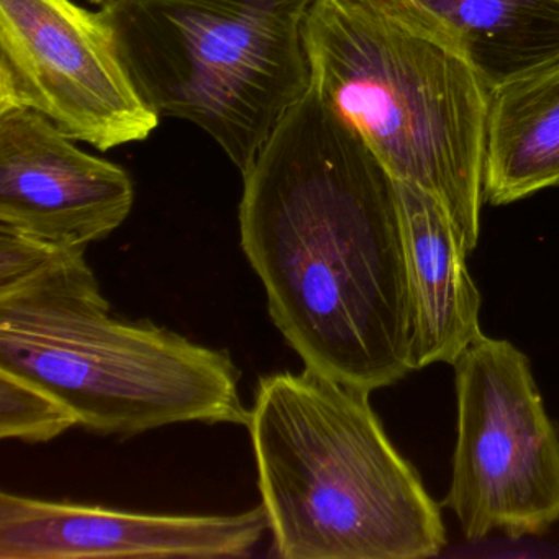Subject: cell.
Instances as JSON below:
<instances>
[{"mask_svg": "<svg viewBox=\"0 0 559 559\" xmlns=\"http://www.w3.org/2000/svg\"><path fill=\"white\" fill-rule=\"evenodd\" d=\"M241 176V250L306 369L368 392L414 371L394 179L313 84Z\"/></svg>", "mask_w": 559, "mask_h": 559, "instance_id": "obj_1", "label": "cell"}, {"mask_svg": "<svg viewBox=\"0 0 559 559\" xmlns=\"http://www.w3.org/2000/svg\"><path fill=\"white\" fill-rule=\"evenodd\" d=\"M369 394L310 369L258 381L247 427L281 558L424 559L447 546L440 507Z\"/></svg>", "mask_w": 559, "mask_h": 559, "instance_id": "obj_2", "label": "cell"}, {"mask_svg": "<svg viewBox=\"0 0 559 559\" xmlns=\"http://www.w3.org/2000/svg\"><path fill=\"white\" fill-rule=\"evenodd\" d=\"M86 248L0 290V368L50 391L81 427L130 438L168 425H248L227 352L110 316Z\"/></svg>", "mask_w": 559, "mask_h": 559, "instance_id": "obj_3", "label": "cell"}, {"mask_svg": "<svg viewBox=\"0 0 559 559\" xmlns=\"http://www.w3.org/2000/svg\"><path fill=\"white\" fill-rule=\"evenodd\" d=\"M312 84L392 179L433 194L467 253L480 234L493 91L450 48L369 0H313Z\"/></svg>", "mask_w": 559, "mask_h": 559, "instance_id": "obj_4", "label": "cell"}, {"mask_svg": "<svg viewBox=\"0 0 559 559\" xmlns=\"http://www.w3.org/2000/svg\"><path fill=\"white\" fill-rule=\"evenodd\" d=\"M313 0H109L99 12L150 109L207 133L243 175L312 86Z\"/></svg>", "mask_w": 559, "mask_h": 559, "instance_id": "obj_5", "label": "cell"}, {"mask_svg": "<svg viewBox=\"0 0 559 559\" xmlns=\"http://www.w3.org/2000/svg\"><path fill=\"white\" fill-rule=\"evenodd\" d=\"M457 437L447 503L469 542L559 520V435L525 353L480 335L454 362Z\"/></svg>", "mask_w": 559, "mask_h": 559, "instance_id": "obj_6", "label": "cell"}, {"mask_svg": "<svg viewBox=\"0 0 559 559\" xmlns=\"http://www.w3.org/2000/svg\"><path fill=\"white\" fill-rule=\"evenodd\" d=\"M12 109L35 110L99 152L159 126L106 19L73 0H0V112Z\"/></svg>", "mask_w": 559, "mask_h": 559, "instance_id": "obj_7", "label": "cell"}, {"mask_svg": "<svg viewBox=\"0 0 559 559\" xmlns=\"http://www.w3.org/2000/svg\"><path fill=\"white\" fill-rule=\"evenodd\" d=\"M135 202L126 169L76 146L31 109L0 112V225L87 248L122 227Z\"/></svg>", "mask_w": 559, "mask_h": 559, "instance_id": "obj_8", "label": "cell"}, {"mask_svg": "<svg viewBox=\"0 0 559 559\" xmlns=\"http://www.w3.org/2000/svg\"><path fill=\"white\" fill-rule=\"evenodd\" d=\"M270 530L237 515H163L0 493V559L245 558Z\"/></svg>", "mask_w": 559, "mask_h": 559, "instance_id": "obj_9", "label": "cell"}, {"mask_svg": "<svg viewBox=\"0 0 559 559\" xmlns=\"http://www.w3.org/2000/svg\"><path fill=\"white\" fill-rule=\"evenodd\" d=\"M411 310V365H454L483 335L479 289L448 209L420 186L394 179Z\"/></svg>", "mask_w": 559, "mask_h": 559, "instance_id": "obj_10", "label": "cell"}, {"mask_svg": "<svg viewBox=\"0 0 559 559\" xmlns=\"http://www.w3.org/2000/svg\"><path fill=\"white\" fill-rule=\"evenodd\" d=\"M460 55L492 91L559 60V0H369Z\"/></svg>", "mask_w": 559, "mask_h": 559, "instance_id": "obj_11", "label": "cell"}, {"mask_svg": "<svg viewBox=\"0 0 559 559\" xmlns=\"http://www.w3.org/2000/svg\"><path fill=\"white\" fill-rule=\"evenodd\" d=\"M559 186V60L493 91L484 195L492 205Z\"/></svg>", "mask_w": 559, "mask_h": 559, "instance_id": "obj_12", "label": "cell"}, {"mask_svg": "<svg viewBox=\"0 0 559 559\" xmlns=\"http://www.w3.org/2000/svg\"><path fill=\"white\" fill-rule=\"evenodd\" d=\"M80 425L63 401L31 379L0 368V438L47 443Z\"/></svg>", "mask_w": 559, "mask_h": 559, "instance_id": "obj_13", "label": "cell"}, {"mask_svg": "<svg viewBox=\"0 0 559 559\" xmlns=\"http://www.w3.org/2000/svg\"><path fill=\"white\" fill-rule=\"evenodd\" d=\"M87 2H91V4H94V5H104L106 4V2H109V0H87Z\"/></svg>", "mask_w": 559, "mask_h": 559, "instance_id": "obj_14", "label": "cell"}]
</instances>
